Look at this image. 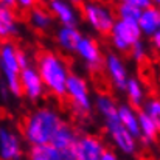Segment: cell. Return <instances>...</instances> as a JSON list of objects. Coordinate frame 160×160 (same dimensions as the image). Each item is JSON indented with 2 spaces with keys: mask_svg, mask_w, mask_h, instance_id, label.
<instances>
[{
  "mask_svg": "<svg viewBox=\"0 0 160 160\" xmlns=\"http://www.w3.org/2000/svg\"><path fill=\"white\" fill-rule=\"evenodd\" d=\"M64 115L58 107L42 104L28 112L20 123V135L30 148L50 145L58 129L64 124Z\"/></svg>",
  "mask_w": 160,
  "mask_h": 160,
  "instance_id": "cell-1",
  "label": "cell"
},
{
  "mask_svg": "<svg viewBox=\"0 0 160 160\" xmlns=\"http://www.w3.org/2000/svg\"><path fill=\"white\" fill-rule=\"evenodd\" d=\"M34 67L45 87V92L53 98L64 100L67 79L72 73L67 59L54 50H42L36 58Z\"/></svg>",
  "mask_w": 160,
  "mask_h": 160,
  "instance_id": "cell-2",
  "label": "cell"
},
{
  "mask_svg": "<svg viewBox=\"0 0 160 160\" xmlns=\"http://www.w3.org/2000/svg\"><path fill=\"white\" fill-rule=\"evenodd\" d=\"M64 100H67L76 118H87L93 112V98L89 81L79 73H70Z\"/></svg>",
  "mask_w": 160,
  "mask_h": 160,
  "instance_id": "cell-3",
  "label": "cell"
},
{
  "mask_svg": "<svg viewBox=\"0 0 160 160\" xmlns=\"http://www.w3.org/2000/svg\"><path fill=\"white\" fill-rule=\"evenodd\" d=\"M81 19L98 34L109 36L117 16L113 6L104 2H82L78 5Z\"/></svg>",
  "mask_w": 160,
  "mask_h": 160,
  "instance_id": "cell-4",
  "label": "cell"
},
{
  "mask_svg": "<svg viewBox=\"0 0 160 160\" xmlns=\"http://www.w3.org/2000/svg\"><path fill=\"white\" fill-rule=\"evenodd\" d=\"M17 45L14 42H2L0 44V75L3 76V86L6 87L8 93L19 98L20 93V65L17 61Z\"/></svg>",
  "mask_w": 160,
  "mask_h": 160,
  "instance_id": "cell-5",
  "label": "cell"
},
{
  "mask_svg": "<svg viewBox=\"0 0 160 160\" xmlns=\"http://www.w3.org/2000/svg\"><path fill=\"white\" fill-rule=\"evenodd\" d=\"M138 41H142V33L135 22H128L120 19L115 20L109 33V42L113 47L115 53H129L131 48Z\"/></svg>",
  "mask_w": 160,
  "mask_h": 160,
  "instance_id": "cell-6",
  "label": "cell"
},
{
  "mask_svg": "<svg viewBox=\"0 0 160 160\" xmlns=\"http://www.w3.org/2000/svg\"><path fill=\"white\" fill-rule=\"evenodd\" d=\"M103 126L106 131L110 143L115 146L117 151H120L124 156H134L138 151V140L134 138L118 121L117 115L103 120Z\"/></svg>",
  "mask_w": 160,
  "mask_h": 160,
  "instance_id": "cell-7",
  "label": "cell"
},
{
  "mask_svg": "<svg viewBox=\"0 0 160 160\" xmlns=\"http://www.w3.org/2000/svg\"><path fill=\"white\" fill-rule=\"evenodd\" d=\"M20 17L16 9V0H0V44L11 42L20 34Z\"/></svg>",
  "mask_w": 160,
  "mask_h": 160,
  "instance_id": "cell-8",
  "label": "cell"
},
{
  "mask_svg": "<svg viewBox=\"0 0 160 160\" xmlns=\"http://www.w3.org/2000/svg\"><path fill=\"white\" fill-rule=\"evenodd\" d=\"M19 131L12 126L0 124V160H22L25 148Z\"/></svg>",
  "mask_w": 160,
  "mask_h": 160,
  "instance_id": "cell-9",
  "label": "cell"
},
{
  "mask_svg": "<svg viewBox=\"0 0 160 160\" xmlns=\"http://www.w3.org/2000/svg\"><path fill=\"white\" fill-rule=\"evenodd\" d=\"M106 149L103 138L97 134H79L73 149V160H100Z\"/></svg>",
  "mask_w": 160,
  "mask_h": 160,
  "instance_id": "cell-10",
  "label": "cell"
},
{
  "mask_svg": "<svg viewBox=\"0 0 160 160\" xmlns=\"http://www.w3.org/2000/svg\"><path fill=\"white\" fill-rule=\"evenodd\" d=\"M103 67H104V72H106L112 87L118 92H124L126 84L131 76H129L128 65H126L124 59L121 58V54L115 53V52L107 53L103 61Z\"/></svg>",
  "mask_w": 160,
  "mask_h": 160,
  "instance_id": "cell-11",
  "label": "cell"
},
{
  "mask_svg": "<svg viewBox=\"0 0 160 160\" xmlns=\"http://www.w3.org/2000/svg\"><path fill=\"white\" fill-rule=\"evenodd\" d=\"M20 84V93L31 103H39L45 97V87L39 78V73L34 65H30L27 68H22L19 76Z\"/></svg>",
  "mask_w": 160,
  "mask_h": 160,
  "instance_id": "cell-12",
  "label": "cell"
},
{
  "mask_svg": "<svg viewBox=\"0 0 160 160\" xmlns=\"http://www.w3.org/2000/svg\"><path fill=\"white\" fill-rule=\"evenodd\" d=\"M75 54L79 58V61L90 70V72H97L103 67V61H104V56L101 52V47L100 44L90 38V36H82Z\"/></svg>",
  "mask_w": 160,
  "mask_h": 160,
  "instance_id": "cell-13",
  "label": "cell"
},
{
  "mask_svg": "<svg viewBox=\"0 0 160 160\" xmlns=\"http://www.w3.org/2000/svg\"><path fill=\"white\" fill-rule=\"evenodd\" d=\"M78 135L79 134L75 129V126L70 124L68 121H64V124L58 129V132L52 138L50 145L61 154L62 160H73V149H75Z\"/></svg>",
  "mask_w": 160,
  "mask_h": 160,
  "instance_id": "cell-14",
  "label": "cell"
},
{
  "mask_svg": "<svg viewBox=\"0 0 160 160\" xmlns=\"http://www.w3.org/2000/svg\"><path fill=\"white\" fill-rule=\"evenodd\" d=\"M47 9L52 17L61 23V27H78L79 23V11L78 6L67 0H52L47 3Z\"/></svg>",
  "mask_w": 160,
  "mask_h": 160,
  "instance_id": "cell-15",
  "label": "cell"
},
{
  "mask_svg": "<svg viewBox=\"0 0 160 160\" xmlns=\"http://www.w3.org/2000/svg\"><path fill=\"white\" fill-rule=\"evenodd\" d=\"M152 3L154 2L151 0H121L113 6V11H115L117 19L137 23L142 11L152 6Z\"/></svg>",
  "mask_w": 160,
  "mask_h": 160,
  "instance_id": "cell-16",
  "label": "cell"
},
{
  "mask_svg": "<svg viewBox=\"0 0 160 160\" xmlns=\"http://www.w3.org/2000/svg\"><path fill=\"white\" fill-rule=\"evenodd\" d=\"M82 38V33L78 30V27H59L54 33L56 45L64 53H73Z\"/></svg>",
  "mask_w": 160,
  "mask_h": 160,
  "instance_id": "cell-17",
  "label": "cell"
},
{
  "mask_svg": "<svg viewBox=\"0 0 160 160\" xmlns=\"http://www.w3.org/2000/svg\"><path fill=\"white\" fill-rule=\"evenodd\" d=\"M27 22H28V25L34 31H38V33H47V31H50L53 28L54 19L52 17V14L47 9V6L36 3V6H33L27 12Z\"/></svg>",
  "mask_w": 160,
  "mask_h": 160,
  "instance_id": "cell-18",
  "label": "cell"
},
{
  "mask_svg": "<svg viewBox=\"0 0 160 160\" xmlns=\"http://www.w3.org/2000/svg\"><path fill=\"white\" fill-rule=\"evenodd\" d=\"M137 25H138L142 36L152 38L160 30V9L154 3H152V6L143 9L137 20Z\"/></svg>",
  "mask_w": 160,
  "mask_h": 160,
  "instance_id": "cell-19",
  "label": "cell"
},
{
  "mask_svg": "<svg viewBox=\"0 0 160 160\" xmlns=\"http://www.w3.org/2000/svg\"><path fill=\"white\" fill-rule=\"evenodd\" d=\"M117 118H118L120 124H121L134 138L138 140V137H140V131H138V110H135L134 107H131L128 103L118 104Z\"/></svg>",
  "mask_w": 160,
  "mask_h": 160,
  "instance_id": "cell-20",
  "label": "cell"
},
{
  "mask_svg": "<svg viewBox=\"0 0 160 160\" xmlns=\"http://www.w3.org/2000/svg\"><path fill=\"white\" fill-rule=\"evenodd\" d=\"M124 93H126V98H128V104L134 107L135 110H140L145 104V101L148 100L146 89L138 78H132V76L129 78L126 89H124Z\"/></svg>",
  "mask_w": 160,
  "mask_h": 160,
  "instance_id": "cell-21",
  "label": "cell"
},
{
  "mask_svg": "<svg viewBox=\"0 0 160 160\" xmlns=\"http://www.w3.org/2000/svg\"><path fill=\"white\" fill-rule=\"evenodd\" d=\"M93 109H95V112L101 117V120H107V118L117 115L118 104H117L115 98H113L110 93L101 92V93H98V95L95 97V100H93Z\"/></svg>",
  "mask_w": 160,
  "mask_h": 160,
  "instance_id": "cell-22",
  "label": "cell"
},
{
  "mask_svg": "<svg viewBox=\"0 0 160 160\" xmlns=\"http://www.w3.org/2000/svg\"><path fill=\"white\" fill-rule=\"evenodd\" d=\"M138 131H140L138 142H142L146 146L148 145H152L160 135V132H159V129L156 128V124L142 110H138Z\"/></svg>",
  "mask_w": 160,
  "mask_h": 160,
  "instance_id": "cell-23",
  "label": "cell"
},
{
  "mask_svg": "<svg viewBox=\"0 0 160 160\" xmlns=\"http://www.w3.org/2000/svg\"><path fill=\"white\" fill-rule=\"evenodd\" d=\"M28 160H62V157L52 145H44L30 148Z\"/></svg>",
  "mask_w": 160,
  "mask_h": 160,
  "instance_id": "cell-24",
  "label": "cell"
},
{
  "mask_svg": "<svg viewBox=\"0 0 160 160\" xmlns=\"http://www.w3.org/2000/svg\"><path fill=\"white\" fill-rule=\"evenodd\" d=\"M140 110L156 124V128L159 129V132H160V98L159 97L148 98Z\"/></svg>",
  "mask_w": 160,
  "mask_h": 160,
  "instance_id": "cell-25",
  "label": "cell"
},
{
  "mask_svg": "<svg viewBox=\"0 0 160 160\" xmlns=\"http://www.w3.org/2000/svg\"><path fill=\"white\" fill-rule=\"evenodd\" d=\"M131 56H132V59L135 61V62H143V61H146V58H148V47L145 45V42L143 41H138L132 48H131Z\"/></svg>",
  "mask_w": 160,
  "mask_h": 160,
  "instance_id": "cell-26",
  "label": "cell"
},
{
  "mask_svg": "<svg viewBox=\"0 0 160 160\" xmlns=\"http://www.w3.org/2000/svg\"><path fill=\"white\" fill-rule=\"evenodd\" d=\"M17 61H19L20 68H27V67L33 65L31 61H30V54H28V52H25V50H22V48H17Z\"/></svg>",
  "mask_w": 160,
  "mask_h": 160,
  "instance_id": "cell-27",
  "label": "cell"
},
{
  "mask_svg": "<svg viewBox=\"0 0 160 160\" xmlns=\"http://www.w3.org/2000/svg\"><path fill=\"white\" fill-rule=\"evenodd\" d=\"M33 6H36V2H33V0H16V9L17 11L28 12Z\"/></svg>",
  "mask_w": 160,
  "mask_h": 160,
  "instance_id": "cell-28",
  "label": "cell"
},
{
  "mask_svg": "<svg viewBox=\"0 0 160 160\" xmlns=\"http://www.w3.org/2000/svg\"><path fill=\"white\" fill-rule=\"evenodd\" d=\"M100 160H120V159H118V154L113 149H106L104 154H103V157Z\"/></svg>",
  "mask_w": 160,
  "mask_h": 160,
  "instance_id": "cell-29",
  "label": "cell"
},
{
  "mask_svg": "<svg viewBox=\"0 0 160 160\" xmlns=\"http://www.w3.org/2000/svg\"><path fill=\"white\" fill-rule=\"evenodd\" d=\"M151 42H152V47L160 53V30L151 38Z\"/></svg>",
  "mask_w": 160,
  "mask_h": 160,
  "instance_id": "cell-30",
  "label": "cell"
},
{
  "mask_svg": "<svg viewBox=\"0 0 160 160\" xmlns=\"http://www.w3.org/2000/svg\"><path fill=\"white\" fill-rule=\"evenodd\" d=\"M154 5H156V6H157V8L160 9V0H159V2H154Z\"/></svg>",
  "mask_w": 160,
  "mask_h": 160,
  "instance_id": "cell-31",
  "label": "cell"
}]
</instances>
